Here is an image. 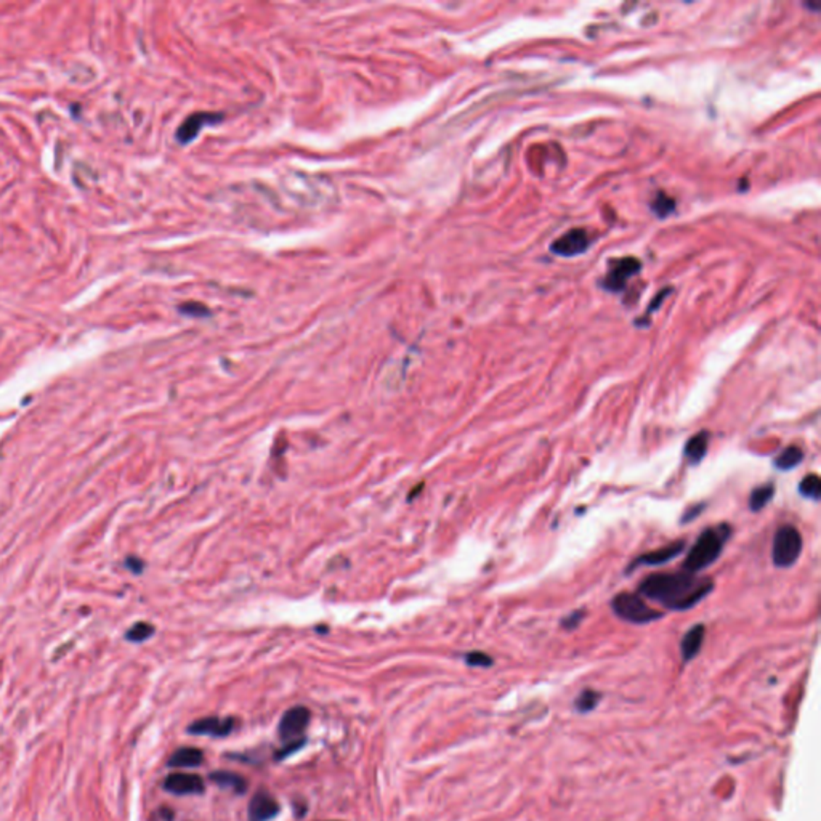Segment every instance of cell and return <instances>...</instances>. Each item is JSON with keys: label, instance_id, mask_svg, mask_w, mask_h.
I'll list each match as a JSON object with an SVG mask.
<instances>
[{"label": "cell", "instance_id": "cell-13", "mask_svg": "<svg viewBox=\"0 0 821 821\" xmlns=\"http://www.w3.org/2000/svg\"><path fill=\"white\" fill-rule=\"evenodd\" d=\"M704 635H706L704 624H696V626H693L692 629H688V632L683 635L682 644H680V653H682L683 661L685 663L692 661L696 654L699 653L701 646H703V642H704Z\"/></svg>", "mask_w": 821, "mask_h": 821}, {"label": "cell", "instance_id": "cell-15", "mask_svg": "<svg viewBox=\"0 0 821 821\" xmlns=\"http://www.w3.org/2000/svg\"><path fill=\"white\" fill-rule=\"evenodd\" d=\"M709 432L701 430L688 439L685 444V457L692 466H698V463L704 459L707 448H709Z\"/></svg>", "mask_w": 821, "mask_h": 821}, {"label": "cell", "instance_id": "cell-5", "mask_svg": "<svg viewBox=\"0 0 821 821\" xmlns=\"http://www.w3.org/2000/svg\"><path fill=\"white\" fill-rule=\"evenodd\" d=\"M310 719L312 711L308 709V707L305 706L290 707V709L283 714L281 721H279L278 725L279 738H281L284 743L299 740V738H302V735L305 733L308 723H310Z\"/></svg>", "mask_w": 821, "mask_h": 821}, {"label": "cell", "instance_id": "cell-10", "mask_svg": "<svg viewBox=\"0 0 821 821\" xmlns=\"http://www.w3.org/2000/svg\"><path fill=\"white\" fill-rule=\"evenodd\" d=\"M279 804L275 797L266 791H257L249 802V820L251 821H270L279 813Z\"/></svg>", "mask_w": 821, "mask_h": 821}, {"label": "cell", "instance_id": "cell-18", "mask_svg": "<svg viewBox=\"0 0 821 821\" xmlns=\"http://www.w3.org/2000/svg\"><path fill=\"white\" fill-rule=\"evenodd\" d=\"M773 495H775V485L773 483H767L755 488L751 492V497H749V509L752 512H760L772 501Z\"/></svg>", "mask_w": 821, "mask_h": 821}, {"label": "cell", "instance_id": "cell-11", "mask_svg": "<svg viewBox=\"0 0 821 821\" xmlns=\"http://www.w3.org/2000/svg\"><path fill=\"white\" fill-rule=\"evenodd\" d=\"M683 549H685V541H677L674 544L664 545L661 549L648 552L645 555L637 557V560L630 565L627 569H634L635 567H640V565H644V567H658V565H664L674 560L677 555H680V552Z\"/></svg>", "mask_w": 821, "mask_h": 821}, {"label": "cell", "instance_id": "cell-12", "mask_svg": "<svg viewBox=\"0 0 821 821\" xmlns=\"http://www.w3.org/2000/svg\"><path fill=\"white\" fill-rule=\"evenodd\" d=\"M222 119L220 114H209V112H199V114H193L184 121L177 132V138L182 143H189L196 135L201 132V129L206 124H213Z\"/></svg>", "mask_w": 821, "mask_h": 821}, {"label": "cell", "instance_id": "cell-23", "mask_svg": "<svg viewBox=\"0 0 821 821\" xmlns=\"http://www.w3.org/2000/svg\"><path fill=\"white\" fill-rule=\"evenodd\" d=\"M305 743H307L305 738H299V740L288 741V743H285V745H284V746H283L281 749H279V751L276 752V757H275V759H278V760H283V759H285V757H289L290 754H294L295 751H299L300 748L305 746Z\"/></svg>", "mask_w": 821, "mask_h": 821}, {"label": "cell", "instance_id": "cell-19", "mask_svg": "<svg viewBox=\"0 0 821 821\" xmlns=\"http://www.w3.org/2000/svg\"><path fill=\"white\" fill-rule=\"evenodd\" d=\"M799 492L804 497L818 501L820 496H821V481H820L818 475L810 473V475H807V477L802 478L801 485H799Z\"/></svg>", "mask_w": 821, "mask_h": 821}, {"label": "cell", "instance_id": "cell-21", "mask_svg": "<svg viewBox=\"0 0 821 821\" xmlns=\"http://www.w3.org/2000/svg\"><path fill=\"white\" fill-rule=\"evenodd\" d=\"M600 698H602L600 693L593 692V690H586V692H582L579 698L576 699V707H578L581 712H589L598 704Z\"/></svg>", "mask_w": 821, "mask_h": 821}, {"label": "cell", "instance_id": "cell-24", "mask_svg": "<svg viewBox=\"0 0 821 821\" xmlns=\"http://www.w3.org/2000/svg\"><path fill=\"white\" fill-rule=\"evenodd\" d=\"M672 209H674V201H671L663 194H659V198L653 202V211L656 212L659 217H666L668 213H671Z\"/></svg>", "mask_w": 821, "mask_h": 821}, {"label": "cell", "instance_id": "cell-22", "mask_svg": "<svg viewBox=\"0 0 821 821\" xmlns=\"http://www.w3.org/2000/svg\"><path fill=\"white\" fill-rule=\"evenodd\" d=\"M466 663L473 668H490L492 666V658L483 651H472L466 656Z\"/></svg>", "mask_w": 821, "mask_h": 821}, {"label": "cell", "instance_id": "cell-25", "mask_svg": "<svg viewBox=\"0 0 821 821\" xmlns=\"http://www.w3.org/2000/svg\"><path fill=\"white\" fill-rule=\"evenodd\" d=\"M586 616V611L584 610H576L573 613H569L567 618H563L562 620V626L568 630H573L576 629L581 624L582 618Z\"/></svg>", "mask_w": 821, "mask_h": 821}, {"label": "cell", "instance_id": "cell-4", "mask_svg": "<svg viewBox=\"0 0 821 821\" xmlns=\"http://www.w3.org/2000/svg\"><path fill=\"white\" fill-rule=\"evenodd\" d=\"M802 552V536L799 529L784 525L776 529L773 538L772 558L778 568H789L799 560Z\"/></svg>", "mask_w": 821, "mask_h": 821}, {"label": "cell", "instance_id": "cell-27", "mask_svg": "<svg viewBox=\"0 0 821 821\" xmlns=\"http://www.w3.org/2000/svg\"><path fill=\"white\" fill-rule=\"evenodd\" d=\"M704 510V504H698V505H693V507H690L685 514L682 516V523H690L692 520H695L696 516L701 515V512Z\"/></svg>", "mask_w": 821, "mask_h": 821}, {"label": "cell", "instance_id": "cell-20", "mask_svg": "<svg viewBox=\"0 0 821 821\" xmlns=\"http://www.w3.org/2000/svg\"><path fill=\"white\" fill-rule=\"evenodd\" d=\"M153 634H154V627L151 626V624L136 622V624H134L132 629H130L127 632V639L130 642H136V644H138V642H145V640L150 639Z\"/></svg>", "mask_w": 821, "mask_h": 821}, {"label": "cell", "instance_id": "cell-16", "mask_svg": "<svg viewBox=\"0 0 821 821\" xmlns=\"http://www.w3.org/2000/svg\"><path fill=\"white\" fill-rule=\"evenodd\" d=\"M209 778L217 784V786L231 789L233 793L244 794L247 791V779L241 776L240 773L227 772V770H217V772H212Z\"/></svg>", "mask_w": 821, "mask_h": 821}, {"label": "cell", "instance_id": "cell-6", "mask_svg": "<svg viewBox=\"0 0 821 821\" xmlns=\"http://www.w3.org/2000/svg\"><path fill=\"white\" fill-rule=\"evenodd\" d=\"M164 789L175 796H189L202 794L206 791V783L196 773L175 772L164 779Z\"/></svg>", "mask_w": 821, "mask_h": 821}, {"label": "cell", "instance_id": "cell-3", "mask_svg": "<svg viewBox=\"0 0 821 821\" xmlns=\"http://www.w3.org/2000/svg\"><path fill=\"white\" fill-rule=\"evenodd\" d=\"M611 608L618 618L632 624H646L663 618V613L648 606L639 593L622 592L615 595V598L611 600Z\"/></svg>", "mask_w": 821, "mask_h": 821}, {"label": "cell", "instance_id": "cell-1", "mask_svg": "<svg viewBox=\"0 0 821 821\" xmlns=\"http://www.w3.org/2000/svg\"><path fill=\"white\" fill-rule=\"evenodd\" d=\"M714 591L709 578H699L688 571L654 573L640 582L639 593L661 603L668 610L685 611L698 605Z\"/></svg>", "mask_w": 821, "mask_h": 821}, {"label": "cell", "instance_id": "cell-7", "mask_svg": "<svg viewBox=\"0 0 821 821\" xmlns=\"http://www.w3.org/2000/svg\"><path fill=\"white\" fill-rule=\"evenodd\" d=\"M236 728L235 717H204L198 719L193 723L188 725L187 731L189 735H199V736H213V738H223L228 736L231 731Z\"/></svg>", "mask_w": 821, "mask_h": 821}, {"label": "cell", "instance_id": "cell-14", "mask_svg": "<svg viewBox=\"0 0 821 821\" xmlns=\"http://www.w3.org/2000/svg\"><path fill=\"white\" fill-rule=\"evenodd\" d=\"M204 762V752L198 748H180L170 755L167 765L172 769H196Z\"/></svg>", "mask_w": 821, "mask_h": 821}, {"label": "cell", "instance_id": "cell-8", "mask_svg": "<svg viewBox=\"0 0 821 821\" xmlns=\"http://www.w3.org/2000/svg\"><path fill=\"white\" fill-rule=\"evenodd\" d=\"M640 271V261L637 259H632V257H627V259H621V260H616L615 264H613L611 270L608 271V275L603 279V285L605 289L611 290V293H620V290L624 289V285H626L627 279L630 276H634L635 273Z\"/></svg>", "mask_w": 821, "mask_h": 821}, {"label": "cell", "instance_id": "cell-26", "mask_svg": "<svg viewBox=\"0 0 821 821\" xmlns=\"http://www.w3.org/2000/svg\"><path fill=\"white\" fill-rule=\"evenodd\" d=\"M180 312L187 313V314H194V317H201V314L209 313L206 310V307L199 305V303H187V305H182Z\"/></svg>", "mask_w": 821, "mask_h": 821}, {"label": "cell", "instance_id": "cell-17", "mask_svg": "<svg viewBox=\"0 0 821 821\" xmlns=\"http://www.w3.org/2000/svg\"><path fill=\"white\" fill-rule=\"evenodd\" d=\"M804 461V451H802L799 446H788L786 449H783L781 453L776 456L775 459V467L778 470H791L799 466V463Z\"/></svg>", "mask_w": 821, "mask_h": 821}, {"label": "cell", "instance_id": "cell-9", "mask_svg": "<svg viewBox=\"0 0 821 821\" xmlns=\"http://www.w3.org/2000/svg\"><path fill=\"white\" fill-rule=\"evenodd\" d=\"M589 246H591V240L584 230H571L552 244L550 251L563 257H574L586 252Z\"/></svg>", "mask_w": 821, "mask_h": 821}, {"label": "cell", "instance_id": "cell-28", "mask_svg": "<svg viewBox=\"0 0 821 821\" xmlns=\"http://www.w3.org/2000/svg\"><path fill=\"white\" fill-rule=\"evenodd\" d=\"M127 565H129V567H130V568H132V571H134V573H140V571H141V568H143V563H141V562H140V560H135V558H134V557H132V558H129V562H127Z\"/></svg>", "mask_w": 821, "mask_h": 821}, {"label": "cell", "instance_id": "cell-2", "mask_svg": "<svg viewBox=\"0 0 821 821\" xmlns=\"http://www.w3.org/2000/svg\"><path fill=\"white\" fill-rule=\"evenodd\" d=\"M730 536L731 529L727 523L704 529L687 553L685 562H683V571L696 574L704 568L711 567L712 563H716Z\"/></svg>", "mask_w": 821, "mask_h": 821}]
</instances>
